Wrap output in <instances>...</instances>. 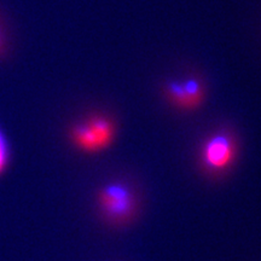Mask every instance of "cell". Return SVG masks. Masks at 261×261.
<instances>
[{"label":"cell","mask_w":261,"mask_h":261,"mask_svg":"<svg viewBox=\"0 0 261 261\" xmlns=\"http://www.w3.org/2000/svg\"><path fill=\"white\" fill-rule=\"evenodd\" d=\"M75 145L85 152H98L108 148L114 138V126L104 117H93L75 126L70 133Z\"/></svg>","instance_id":"obj_1"},{"label":"cell","mask_w":261,"mask_h":261,"mask_svg":"<svg viewBox=\"0 0 261 261\" xmlns=\"http://www.w3.org/2000/svg\"><path fill=\"white\" fill-rule=\"evenodd\" d=\"M98 203L104 215L113 221H123L135 211V197L123 184L107 185L98 195Z\"/></svg>","instance_id":"obj_2"},{"label":"cell","mask_w":261,"mask_h":261,"mask_svg":"<svg viewBox=\"0 0 261 261\" xmlns=\"http://www.w3.org/2000/svg\"><path fill=\"white\" fill-rule=\"evenodd\" d=\"M233 156L234 148L232 140L224 135L212 137L203 148L204 163L215 171L226 168L232 162Z\"/></svg>","instance_id":"obj_3"},{"label":"cell","mask_w":261,"mask_h":261,"mask_svg":"<svg viewBox=\"0 0 261 261\" xmlns=\"http://www.w3.org/2000/svg\"><path fill=\"white\" fill-rule=\"evenodd\" d=\"M169 96L175 104L181 108H195L201 103L203 92L201 85L196 80H187L184 83H172L168 85Z\"/></svg>","instance_id":"obj_4"},{"label":"cell","mask_w":261,"mask_h":261,"mask_svg":"<svg viewBox=\"0 0 261 261\" xmlns=\"http://www.w3.org/2000/svg\"><path fill=\"white\" fill-rule=\"evenodd\" d=\"M10 161H11V149H10V143L6 138L5 133L0 128V177L9 168Z\"/></svg>","instance_id":"obj_5"},{"label":"cell","mask_w":261,"mask_h":261,"mask_svg":"<svg viewBox=\"0 0 261 261\" xmlns=\"http://www.w3.org/2000/svg\"><path fill=\"white\" fill-rule=\"evenodd\" d=\"M2 47H3V45H2V37H0V50H2Z\"/></svg>","instance_id":"obj_6"}]
</instances>
